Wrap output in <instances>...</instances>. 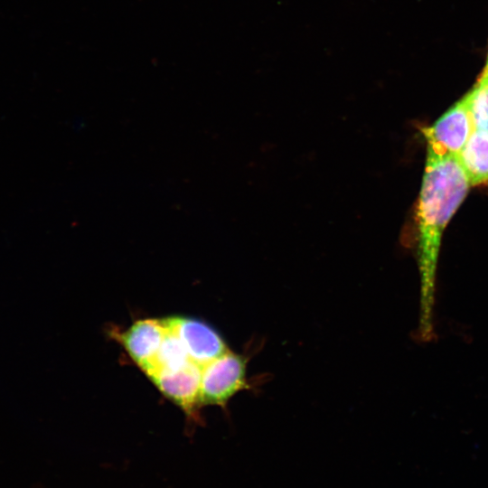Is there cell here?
Instances as JSON below:
<instances>
[{
	"instance_id": "1",
	"label": "cell",
	"mask_w": 488,
	"mask_h": 488,
	"mask_svg": "<svg viewBox=\"0 0 488 488\" xmlns=\"http://www.w3.org/2000/svg\"><path fill=\"white\" fill-rule=\"evenodd\" d=\"M470 183L456 156L427 147L418 206V262L421 277L418 334L435 336L436 272L442 233L465 199Z\"/></svg>"
},
{
	"instance_id": "2",
	"label": "cell",
	"mask_w": 488,
	"mask_h": 488,
	"mask_svg": "<svg viewBox=\"0 0 488 488\" xmlns=\"http://www.w3.org/2000/svg\"><path fill=\"white\" fill-rule=\"evenodd\" d=\"M248 358L230 350L202 369L199 403L225 407L237 392L250 388Z\"/></svg>"
},
{
	"instance_id": "3",
	"label": "cell",
	"mask_w": 488,
	"mask_h": 488,
	"mask_svg": "<svg viewBox=\"0 0 488 488\" xmlns=\"http://www.w3.org/2000/svg\"><path fill=\"white\" fill-rule=\"evenodd\" d=\"M474 130L471 114L463 98L434 125L423 129L427 147L457 157Z\"/></svg>"
},
{
	"instance_id": "4",
	"label": "cell",
	"mask_w": 488,
	"mask_h": 488,
	"mask_svg": "<svg viewBox=\"0 0 488 488\" xmlns=\"http://www.w3.org/2000/svg\"><path fill=\"white\" fill-rule=\"evenodd\" d=\"M165 320L183 343L191 361L202 368L229 351L221 335L200 320L187 317Z\"/></svg>"
},
{
	"instance_id": "5",
	"label": "cell",
	"mask_w": 488,
	"mask_h": 488,
	"mask_svg": "<svg viewBox=\"0 0 488 488\" xmlns=\"http://www.w3.org/2000/svg\"><path fill=\"white\" fill-rule=\"evenodd\" d=\"M202 369L191 361L177 371L159 373L151 380L165 397L178 405L186 415L194 418L200 406Z\"/></svg>"
},
{
	"instance_id": "6",
	"label": "cell",
	"mask_w": 488,
	"mask_h": 488,
	"mask_svg": "<svg viewBox=\"0 0 488 488\" xmlns=\"http://www.w3.org/2000/svg\"><path fill=\"white\" fill-rule=\"evenodd\" d=\"M166 331L164 319H142L118 333L117 338L132 360L144 370L154 361Z\"/></svg>"
},
{
	"instance_id": "7",
	"label": "cell",
	"mask_w": 488,
	"mask_h": 488,
	"mask_svg": "<svg viewBox=\"0 0 488 488\" xmlns=\"http://www.w3.org/2000/svg\"><path fill=\"white\" fill-rule=\"evenodd\" d=\"M457 159L470 185L488 183V132L474 129Z\"/></svg>"
},
{
	"instance_id": "8",
	"label": "cell",
	"mask_w": 488,
	"mask_h": 488,
	"mask_svg": "<svg viewBox=\"0 0 488 488\" xmlns=\"http://www.w3.org/2000/svg\"><path fill=\"white\" fill-rule=\"evenodd\" d=\"M164 321L167 328L166 333L154 361L143 370L150 379L159 373L177 371L192 361L177 334L165 318Z\"/></svg>"
},
{
	"instance_id": "9",
	"label": "cell",
	"mask_w": 488,
	"mask_h": 488,
	"mask_svg": "<svg viewBox=\"0 0 488 488\" xmlns=\"http://www.w3.org/2000/svg\"><path fill=\"white\" fill-rule=\"evenodd\" d=\"M464 99L468 106L474 129L488 132V86L478 81Z\"/></svg>"
},
{
	"instance_id": "10",
	"label": "cell",
	"mask_w": 488,
	"mask_h": 488,
	"mask_svg": "<svg viewBox=\"0 0 488 488\" xmlns=\"http://www.w3.org/2000/svg\"><path fill=\"white\" fill-rule=\"evenodd\" d=\"M478 81L488 86V65L485 66L483 72Z\"/></svg>"
},
{
	"instance_id": "11",
	"label": "cell",
	"mask_w": 488,
	"mask_h": 488,
	"mask_svg": "<svg viewBox=\"0 0 488 488\" xmlns=\"http://www.w3.org/2000/svg\"><path fill=\"white\" fill-rule=\"evenodd\" d=\"M486 65H488V55H487V62H486Z\"/></svg>"
}]
</instances>
